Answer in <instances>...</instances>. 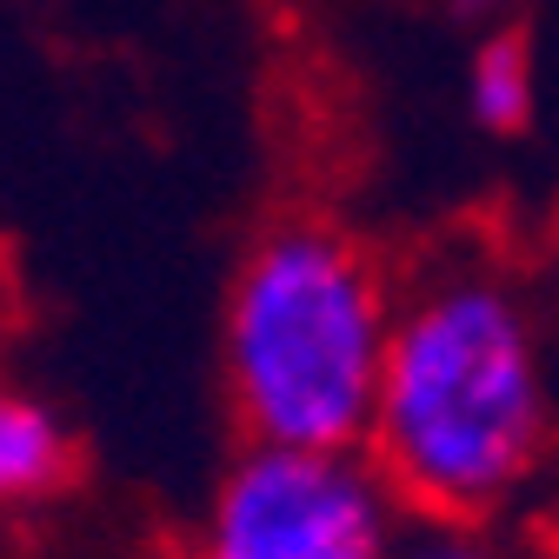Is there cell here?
I'll return each instance as SVG.
<instances>
[{
    "label": "cell",
    "instance_id": "3",
    "mask_svg": "<svg viewBox=\"0 0 559 559\" xmlns=\"http://www.w3.org/2000/svg\"><path fill=\"white\" fill-rule=\"evenodd\" d=\"M393 533L400 500L367 453L247 440L200 513L193 559H386Z\"/></svg>",
    "mask_w": 559,
    "mask_h": 559
},
{
    "label": "cell",
    "instance_id": "7",
    "mask_svg": "<svg viewBox=\"0 0 559 559\" xmlns=\"http://www.w3.org/2000/svg\"><path fill=\"white\" fill-rule=\"evenodd\" d=\"M447 8H453L460 21H473V27L493 34V27H507V8H513V0H447Z\"/></svg>",
    "mask_w": 559,
    "mask_h": 559
},
{
    "label": "cell",
    "instance_id": "4",
    "mask_svg": "<svg viewBox=\"0 0 559 559\" xmlns=\"http://www.w3.org/2000/svg\"><path fill=\"white\" fill-rule=\"evenodd\" d=\"M74 466L81 453H74L67 419L40 393L0 380V520H21L47 507L53 493H67Z\"/></svg>",
    "mask_w": 559,
    "mask_h": 559
},
{
    "label": "cell",
    "instance_id": "1",
    "mask_svg": "<svg viewBox=\"0 0 559 559\" xmlns=\"http://www.w3.org/2000/svg\"><path fill=\"white\" fill-rule=\"evenodd\" d=\"M413 520H500L559 453V354L493 247H440L393 300L367 447Z\"/></svg>",
    "mask_w": 559,
    "mask_h": 559
},
{
    "label": "cell",
    "instance_id": "5",
    "mask_svg": "<svg viewBox=\"0 0 559 559\" xmlns=\"http://www.w3.org/2000/svg\"><path fill=\"white\" fill-rule=\"evenodd\" d=\"M466 114L473 127L486 133H526L533 120V53L513 27H493V34H479L473 53H466Z\"/></svg>",
    "mask_w": 559,
    "mask_h": 559
},
{
    "label": "cell",
    "instance_id": "2",
    "mask_svg": "<svg viewBox=\"0 0 559 559\" xmlns=\"http://www.w3.org/2000/svg\"><path fill=\"white\" fill-rule=\"evenodd\" d=\"M393 273L360 234L287 214L253 234L234 266L221 367L247 440L360 453L393 340Z\"/></svg>",
    "mask_w": 559,
    "mask_h": 559
},
{
    "label": "cell",
    "instance_id": "8",
    "mask_svg": "<svg viewBox=\"0 0 559 559\" xmlns=\"http://www.w3.org/2000/svg\"><path fill=\"white\" fill-rule=\"evenodd\" d=\"M552 273H559V214H552Z\"/></svg>",
    "mask_w": 559,
    "mask_h": 559
},
{
    "label": "cell",
    "instance_id": "6",
    "mask_svg": "<svg viewBox=\"0 0 559 559\" xmlns=\"http://www.w3.org/2000/svg\"><path fill=\"white\" fill-rule=\"evenodd\" d=\"M386 559H539L500 520H413L393 533Z\"/></svg>",
    "mask_w": 559,
    "mask_h": 559
}]
</instances>
